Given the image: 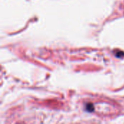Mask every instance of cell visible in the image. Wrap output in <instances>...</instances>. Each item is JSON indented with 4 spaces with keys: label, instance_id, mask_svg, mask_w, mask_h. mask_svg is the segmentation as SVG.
I'll return each mask as SVG.
<instances>
[{
    "label": "cell",
    "instance_id": "6da1fadb",
    "mask_svg": "<svg viewBox=\"0 0 124 124\" xmlns=\"http://www.w3.org/2000/svg\"><path fill=\"white\" fill-rule=\"evenodd\" d=\"M86 110L89 111V112H92L94 110V105H92V104H88L86 105Z\"/></svg>",
    "mask_w": 124,
    "mask_h": 124
}]
</instances>
